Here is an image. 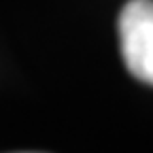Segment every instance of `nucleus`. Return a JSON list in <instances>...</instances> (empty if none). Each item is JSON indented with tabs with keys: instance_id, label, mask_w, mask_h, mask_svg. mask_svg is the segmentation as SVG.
<instances>
[{
	"instance_id": "f257e3e1",
	"label": "nucleus",
	"mask_w": 153,
	"mask_h": 153,
	"mask_svg": "<svg viewBox=\"0 0 153 153\" xmlns=\"http://www.w3.org/2000/svg\"><path fill=\"white\" fill-rule=\"evenodd\" d=\"M117 30L126 68L153 85V0H130L119 13Z\"/></svg>"
}]
</instances>
